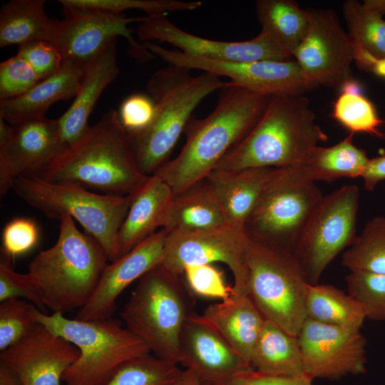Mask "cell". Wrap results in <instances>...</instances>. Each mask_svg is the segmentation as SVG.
I'll use <instances>...</instances> for the list:
<instances>
[{
    "label": "cell",
    "instance_id": "42",
    "mask_svg": "<svg viewBox=\"0 0 385 385\" xmlns=\"http://www.w3.org/2000/svg\"><path fill=\"white\" fill-rule=\"evenodd\" d=\"M183 275L195 295L223 301L235 292L233 286L226 284L223 272L211 264L187 266Z\"/></svg>",
    "mask_w": 385,
    "mask_h": 385
},
{
    "label": "cell",
    "instance_id": "5",
    "mask_svg": "<svg viewBox=\"0 0 385 385\" xmlns=\"http://www.w3.org/2000/svg\"><path fill=\"white\" fill-rule=\"evenodd\" d=\"M227 86L228 81L213 73L193 76L190 70L173 65L153 74L146 89L155 104V117L147 130L133 139L143 175L154 174L168 161L193 111L207 96Z\"/></svg>",
    "mask_w": 385,
    "mask_h": 385
},
{
    "label": "cell",
    "instance_id": "41",
    "mask_svg": "<svg viewBox=\"0 0 385 385\" xmlns=\"http://www.w3.org/2000/svg\"><path fill=\"white\" fill-rule=\"evenodd\" d=\"M42 81L20 56L0 63V101L19 97Z\"/></svg>",
    "mask_w": 385,
    "mask_h": 385
},
{
    "label": "cell",
    "instance_id": "13",
    "mask_svg": "<svg viewBox=\"0 0 385 385\" xmlns=\"http://www.w3.org/2000/svg\"><path fill=\"white\" fill-rule=\"evenodd\" d=\"M307 33L293 54L306 78L317 86L342 91L356 81L353 46L331 9H307Z\"/></svg>",
    "mask_w": 385,
    "mask_h": 385
},
{
    "label": "cell",
    "instance_id": "14",
    "mask_svg": "<svg viewBox=\"0 0 385 385\" xmlns=\"http://www.w3.org/2000/svg\"><path fill=\"white\" fill-rule=\"evenodd\" d=\"M66 18L56 20L51 43L63 60L86 67L106 47L124 37L133 57L152 59L155 56L133 38L128 24L140 23L145 17H127L100 11L64 10Z\"/></svg>",
    "mask_w": 385,
    "mask_h": 385
},
{
    "label": "cell",
    "instance_id": "46",
    "mask_svg": "<svg viewBox=\"0 0 385 385\" xmlns=\"http://www.w3.org/2000/svg\"><path fill=\"white\" fill-rule=\"evenodd\" d=\"M312 381L307 375L295 377L270 376L251 369L238 375L227 385H312Z\"/></svg>",
    "mask_w": 385,
    "mask_h": 385
},
{
    "label": "cell",
    "instance_id": "20",
    "mask_svg": "<svg viewBox=\"0 0 385 385\" xmlns=\"http://www.w3.org/2000/svg\"><path fill=\"white\" fill-rule=\"evenodd\" d=\"M168 232H155L128 252L108 264L91 297L76 314L80 320L111 318L120 293L135 280L163 262Z\"/></svg>",
    "mask_w": 385,
    "mask_h": 385
},
{
    "label": "cell",
    "instance_id": "36",
    "mask_svg": "<svg viewBox=\"0 0 385 385\" xmlns=\"http://www.w3.org/2000/svg\"><path fill=\"white\" fill-rule=\"evenodd\" d=\"M184 372L149 353L125 362L105 385H183Z\"/></svg>",
    "mask_w": 385,
    "mask_h": 385
},
{
    "label": "cell",
    "instance_id": "45",
    "mask_svg": "<svg viewBox=\"0 0 385 385\" xmlns=\"http://www.w3.org/2000/svg\"><path fill=\"white\" fill-rule=\"evenodd\" d=\"M24 298L33 303L39 310L46 313L39 295L28 274L15 272L7 263H0V301Z\"/></svg>",
    "mask_w": 385,
    "mask_h": 385
},
{
    "label": "cell",
    "instance_id": "21",
    "mask_svg": "<svg viewBox=\"0 0 385 385\" xmlns=\"http://www.w3.org/2000/svg\"><path fill=\"white\" fill-rule=\"evenodd\" d=\"M179 364L208 385H227L238 375L253 369L195 313L186 321L180 334Z\"/></svg>",
    "mask_w": 385,
    "mask_h": 385
},
{
    "label": "cell",
    "instance_id": "27",
    "mask_svg": "<svg viewBox=\"0 0 385 385\" xmlns=\"http://www.w3.org/2000/svg\"><path fill=\"white\" fill-rule=\"evenodd\" d=\"M230 226L212 187L204 179L174 194L163 229L168 233L211 230Z\"/></svg>",
    "mask_w": 385,
    "mask_h": 385
},
{
    "label": "cell",
    "instance_id": "22",
    "mask_svg": "<svg viewBox=\"0 0 385 385\" xmlns=\"http://www.w3.org/2000/svg\"><path fill=\"white\" fill-rule=\"evenodd\" d=\"M116 41L110 44L86 68L78 92L71 106L57 119L60 138L67 149L89 130L88 121L98 98L117 77Z\"/></svg>",
    "mask_w": 385,
    "mask_h": 385
},
{
    "label": "cell",
    "instance_id": "48",
    "mask_svg": "<svg viewBox=\"0 0 385 385\" xmlns=\"http://www.w3.org/2000/svg\"><path fill=\"white\" fill-rule=\"evenodd\" d=\"M0 385H24L18 374L0 362Z\"/></svg>",
    "mask_w": 385,
    "mask_h": 385
},
{
    "label": "cell",
    "instance_id": "17",
    "mask_svg": "<svg viewBox=\"0 0 385 385\" xmlns=\"http://www.w3.org/2000/svg\"><path fill=\"white\" fill-rule=\"evenodd\" d=\"M249 240L245 230L231 226L186 233L168 232L161 265L183 274L189 265L222 262L233 274L234 291L247 294L245 253Z\"/></svg>",
    "mask_w": 385,
    "mask_h": 385
},
{
    "label": "cell",
    "instance_id": "23",
    "mask_svg": "<svg viewBox=\"0 0 385 385\" xmlns=\"http://www.w3.org/2000/svg\"><path fill=\"white\" fill-rule=\"evenodd\" d=\"M198 316L250 365L265 319L247 294L235 292L227 299L207 306Z\"/></svg>",
    "mask_w": 385,
    "mask_h": 385
},
{
    "label": "cell",
    "instance_id": "2",
    "mask_svg": "<svg viewBox=\"0 0 385 385\" xmlns=\"http://www.w3.org/2000/svg\"><path fill=\"white\" fill-rule=\"evenodd\" d=\"M147 177L139 168L133 138L121 125L118 113L111 109L38 178L125 196Z\"/></svg>",
    "mask_w": 385,
    "mask_h": 385
},
{
    "label": "cell",
    "instance_id": "1",
    "mask_svg": "<svg viewBox=\"0 0 385 385\" xmlns=\"http://www.w3.org/2000/svg\"><path fill=\"white\" fill-rule=\"evenodd\" d=\"M215 109L205 118H192L179 154L162 165L159 175L179 193L205 179L224 156L254 128L271 96L232 85L222 89Z\"/></svg>",
    "mask_w": 385,
    "mask_h": 385
},
{
    "label": "cell",
    "instance_id": "16",
    "mask_svg": "<svg viewBox=\"0 0 385 385\" xmlns=\"http://www.w3.org/2000/svg\"><path fill=\"white\" fill-rule=\"evenodd\" d=\"M136 33L142 41L168 43L186 54L218 61L252 62L287 61L293 56L266 30L245 41H223L205 38L178 28L166 14L146 16Z\"/></svg>",
    "mask_w": 385,
    "mask_h": 385
},
{
    "label": "cell",
    "instance_id": "12",
    "mask_svg": "<svg viewBox=\"0 0 385 385\" xmlns=\"http://www.w3.org/2000/svg\"><path fill=\"white\" fill-rule=\"evenodd\" d=\"M145 48L168 65L197 69L219 77H227L232 85L268 96H304L318 88L308 81L295 60L252 62L218 61L168 49L152 42Z\"/></svg>",
    "mask_w": 385,
    "mask_h": 385
},
{
    "label": "cell",
    "instance_id": "32",
    "mask_svg": "<svg viewBox=\"0 0 385 385\" xmlns=\"http://www.w3.org/2000/svg\"><path fill=\"white\" fill-rule=\"evenodd\" d=\"M307 318L323 324L360 330L366 319L363 305L351 294L327 284L307 285Z\"/></svg>",
    "mask_w": 385,
    "mask_h": 385
},
{
    "label": "cell",
    "instance_id": "6",
    "mask_svg": "<svg viewBox=\"0 0 385 385\" xmlns=\"http://www.w3.org/2000/svg\"><path fill=\"white\" fill-rule=\"evenodd\" d=\"M195 296L183 274L160 265L138 279L120 317L153 355L178 364L180 337L195 313Z\"/></svg>",
    "mask_w": 385,
    "mask_h": 385
},
{
    "label": "cell",
    "instance_id": "38",
    "mask_svg": "<svg viewBox=\"0 0 385 385\" xmlns=\"http://www.w3.org/2000/svg\"><path fill=\"white\" fill-rule=\"evenodd\" d=\"M345 281L348 293L364 307L366 319L385 320V274L350 271Z\"/></svg>",
    "mask_w": 385,
    "mask_h": 385
},
{
    "label": "cell",
    "instance_id": "28",
    "mask_svg": "<svg viewBox=\"0 0 385 385\" xmlns=\"http://www.w3.org/2000/svg\"><path fill=\"white\" fill-rule=\"evenodd\" d=\"M353 137L349 134L330 147L317 145L302 163L287 169L296 178L309 183L361 177L369 158L364 150L353 143Z\"/></svg>",
    "mask_w": 385,
    "mask_h": 385
},
{
    "label": "cell",
    "instance_id": "7",
    "mask_svg": "<svg viewBox=\"0 0 385 385\" xmlns=\"http://www.w3.org/2000/svg\"><path fill=\"white\" fill-rule=\"evenodd\" d=\"M36 322L63 337L80 351L62 377L65 385H105L128 361L150 353L148 346L120 321L80 320L63 313L48 314L32 307Z\"/></svg>",
    "mask_w": 385,
    "mask_h": 385
},
{
    "label": "cell",
    "instance_id": "34",
    "mask_svg": "<svg viewBox=\"0 0 385 385\" xmlns=\"http://www.w3.org/2000/svg\"><path fill=\"white\" fill-rule=\"evenodd\" d=\"M341 263L349 271L385 274V217L376 216L366 222L342 253Z\"/></svg>",
    "mask_w": 385,
    "mask_h": 385
},
{
    "label": "cell",
    "instance_id": "18",
    "mask_svg": "<svg viewBox=\"0 0 385 385\" xmlns=\"http://www.w3.org/2000/svg\"><path fill=\"white\" fill-rule=\"evenodd\" d=\"M306 375L338 380L366 371V340L360 330L307 318L298 334Z\"/></svg>",
    "mask_w": 385,
    "mask_h": 385
},
{
    "label": "cell",
    "instance_id": "30",
    "mask_svg": "<svg viewBox=\"0 0 385 385\" xmlns=\"http://www.w3.org/2000/svg\"><path fill=\"white\" fill-rule=\"evenodd\" d=\"M44 0H10L0 11V47L36 41H51L56 20L50 19Z\"/></svg>",
    "mask_w": 385,
    "mask_h": 385
},
{
    "label": "cell",
    "instance_id": "35",
    "mask_svg": "<svg viewBox=\"0 0 385 385\" xmlns=\"http://www.w3.org/2000/svg\"><path fill=\"white\" fill-rule=\"evenodd\" d=\"M332 116L350 134L366 133L385 138V133L379 129L384 122L371 101L361 93L357 82L341 92L334 104Z\"/></svg>",
    "mask_w": 385,
    "mask_h": 385
},
{
    "label": "cell",
    "instance_id": "40",
    "mask_svg": "<svg viewBox=\"0 0 385 385\" xmlns=\"http://www.w3.org/2000/svg\"><path fill=\"white\" fill-rule=\"evenodd\" d=\"M39 240L40 230L34 219L19 217L11 220L4 226L1 236V251L6 263L9 265V262L31 251Z\"/></svg>",
    "mask_w": 385,
    "mask_h": 385
},
{
    "label": "cell",
    "instance_id": "9",
    "mask_svg": "<svg viewBox=\"0 0 385 385\" xmlns=\"http://www.w3.org/2000/svg\"><path fill=\"white\" fill-rule=\"evenodd\" d=\"M245 264L247 295L263 318L298 336L308 283L293 254L250 238Z\"/></svg>",
    "mask_w": 385,
    "mask_h": 385
},
{
    "label": "cell",
    "instance_id": "24",
    "mask_svg": "<svg viewBox=\"0 0 385 385\" xmlns=\"http://www.w3.org/2000/svg\"><path fill=\"white\" fill-rule=\"evenodd\" d=\"M131 202L118 233L121 255L163 225L173 197L170 185L159 175L153 174L131 193Z\"/></svg>",
    "mask_w": 385,
    "mask_h": 385
},
{
    "label": "cell",
    "instance_id": "39",
    "mask_svg": "<svg viewBox=\"0 0 385 385\" xmlns=\"http://www.w3.org/2000/svg\"><path fill=\"white\" fill-rule=\"evenodd\" d=\"M32 304L20 299L0 304V351H4L29 334L38 324L32 314Z\"/></svg>",
    "mask_w": 385,
    "mask_h": 385
},
{
    "label": "cell",
    "instance_id": "47",
    "mask_svg": "<svg viewBox=\"0 0 385 385\" xmlns=\"http://www.w3.org/2000/svg\"><path fill=\"white\" fill-rule=\"evenodd\" d=\"M360 178L368 191L373 190L380 181L385 180V155L369 158Z\"/></svg>",
    "mask_w": 385,
    "mask_h": 385
},
{
    "label": "cell",
    "instance_id": "49",
    "mask_svg": "<svg viewBox=\"0 0 385 385\" xmlns=\"http://www.w3.org/2000/svg\"><path fill=\"white\" fill-rule=\"evenodd\" d=\"M362 4L366 9L381 16L385 14V0H365Z\"/></svg>",
    "mask_w": 385,
    "mask_h": 385
},
{
    "label": "cell",
    "instance_id": "3",
    "mask_svg": "<svg viewBox=\"0 0 385 385\" xmlns=\"http://www.w3.org/2000/svg\"><path fill=\"white\" fill-rule=\"evenodd\" d=\"M327 135L304 96H272L254 128L215 169L282 168L302 163ZM214 169V170H215Z\"/></svg>",
    "mask_w": 385,
    "mask_h": 385
},
{
    "label": "cell",
    "instance_id": "8",
    "mask_svg": "<svg viewBox=\"0 0 385 385\" xmlns=\"http://www.w3.org/2000/svg\"><path fill=\"white\" fill-rule=\"evenodd\" d=\"M11 189L49 218L60 220L67 215L76 220L101 245L109 261L121 256L118 233L131 194L118 196L91 192L77 185L49 182L38 177L17 178Z\"/></svg>",
    "mask_w": 385,
    "mask_h": 385
},
{
    "label": "cell",
    "instance_id": "37",
    "mask_svg": "<svg viewBox=\"0 0 385 385\" xmlns=\"http://www.w3.org/2000/svg\"><path fill=\"white\" fill-rule=\"evenodd\" d=\"M58 2L63 10L100 11L122 14L127 10L138 9L146 12L147 16L192 11L202 4L199 1L180 0H59Z\"/></svg>",
    "mask_w": 385,
    "mask_h": 385
},
{
    "label": "cell",
    "instance_id": "26",
    "mask_svg": "<svg viewBox=\"0 0 385 385\" xmlns=\"http://www.w3.org/2000/svg\"><path fill=\"white\" fill-rule=\"evenodd\" d=\"M86 67L63 61L61 69L43 79L24 94L0 101V118L11 124L45 117L54 103L75 97L78 92Z\"/></svg>",
    "mask_w": 385,
    "mask_h": 385
},
{
    "label": "cell",
    "instance_id": "44",
    "mask_svg": "<svg viewBox=\"0 0 385 385\" xmlns=\"http://www.w3.org/2000/svg\"><path fill=\"white\" fill-rule=\"evenodd\" d=\"M16 54L31 66L41 80L56 73L63 62L56 47L47 41H36L21 45Z\"/></svg>",
    "mask_w": 385,
    "mask_h": 385
},
{
    "label": "cell",
    "instance_id": "50",
    "mask_svg": "<svg viewBox=\"0 0 385 385\" xmlns=\"http://www.w3.org/2000/svg\"><path fill=\"white\" fill-rule=\"evenodd\" d=\"M183 385H208L203 382L192 370L186 369L184 372Z\"/></svg>",
    "mask_w": 385,
    "mask_h": 385
},
{
    "label": "cell",
    "instance_id": "19",
    "mask_svg": "<svg viewBox=\"0 0 385 385\" xmlns=\"http://www.w3.org/2000/svg\"><path fill=\"white\" fill-rule=\"evenodd\" d=\"M79 354L76 346L38 323L26 337L1 351L0 362L14 371L24 385H61Z\"/></svg>",
    "mask_w": 385,
    "mask_h": 385
},
{
    "label": "cell",
    "instance_id": "51",
    "mask_svg": "<svg viewBox=\"0 0 385 385\" xmlns=\"http://www.w3.org/2000/svg\"><path fill=\"white\" fill-rule=\"evenodd\" d=\"M370 71L385 78V58L374 60L371 66Z\"/></svg>",
    "mask_w": 385,
    "mask_h": 385
},
{
    "label": "cell",
    "instance_id": "10",
    "mask_svg": "<svg viewBox=\"0 0 385 385\" xmlns=\"http://www.w3.org/2000/svg\"><path fill=\"white\" fill-rule=\"evenodd\" d=\"M323 195L315 183L274 168L245 226L250 238L293 254Z\"/></svg>",
    "mask_w": 385,
    "mask_h": 385
},
{
    "label": "cell",
    "instance_id": "11",
    "mask_svg": "<svg viewBox=\"0 0 385 385\" xmlns=\"http://www.w3.org/2000/svg\"><path fill=\"white\" fill-rule=\"evenodd\" d=\"M359 195L357 185H344L323 196L309 218L293 252L309 284L354 242Z\"/></svg>",
    "mask_w": 385,
    "mask_h": 385
},
{
    "label": "cell",
    "instance_id": "31",
    "mask_svg": "<svg viewBox=\"0 0 385 385\" xmlns=\"http://www.w3.org/2000/svg\"><path fill=\"white\" fill-rule=\"evenodd\" d=\"M348 36L358 67L370 71L374 60L385 58V21L356 0L343 4Z\"/></svg>",
    "mask_w": 385,
    "mask_h": 385
},
{
    "label": "cell",
    "instance_id": "29",
    "mask_svg": "<svg viewBox=\"0 0 385 385\" xmlns=\"http://www.w3.org/2000/svg\"><path fill=\"white\" fill-rule=\"evenodd\" d=\"M250 365L254 370L265 375L289 377L306 375L298 337L267 320L265 321Z\"/></svg>",
    "mask_w": 385,
    "mask_h": 385
},
{
    "label": "cell",
    "instance_id": "33",
    "mask_svg": "<svg viewBox=\"0 0 385 385\" xmlns=\"http://www.w3.org/2000/svg\"><path fill=\"white\" fill-rule=\"evenodd\" d=\"M255 8L262 29L293 56L309 29L308 10L290 0H259Z\"/></svg>",
    "mask_w": 385,
    "mask_h": 385
},
{
    "label": "cell",
    "instance_id": "4",
    "mask_svg": "<svg viewBox=\"0 0 385 385\" xmlns=\"http://www.w3.org/2000/svg\"><path fill=\"white\" fill-rule=\"evenodd\" d=\"M59 221L56 243L34 257L26 274L43 306L63 313L86 304L108 259L101 245L80 231L71 217Z\"/></svg>",
    "mask_w": 385,
    "mask_h": 385
},
{
    "label": "cell",
    "instance_id": "15",
    "mask_svg": "<svg viewBox=\"0 0 385 385\" xmlns=\"http://www.w3.org/2000/svg\"><path fill=\"white\" fill-rule=\"evenodd\" d=\"M66 148L57 119L32 118L11 125L0 118V195L19 178L39 177Z\"/></svg>",
    "mask_w": 385,
    "mask_h": 385
},
{
    "label": "cell",
    "instance_id": "43",
    "mask_svg": "<svg viewBox=\"0 0 385 385\" xmlns=\"http://www.w3.org/2000/svg\"><path fill=\"white\" fill-rule=\"evenodd\" d=\"M118 115L125 130L135 139L150 126L155 114L154 101L143 93H133L122 102Z\"/></svg>",
    "mask_w": 385,
    "mask_h": 385
},
{
    "label": "cell",
    "instance_id": "25",
    "mask_svg": "<svg viewBox=\"0 0 385 385\" xmlns=\"http://www.w3.org/2000/svg\"><path fill=\"white\" fill-rule=\"evenodd\" d=\"M274 168L215 169L205 178L216 195L228 224L245 230Z\"/></svg>",
    "mask_w": 385,
    "mask_h": 385
}]
</instances>
